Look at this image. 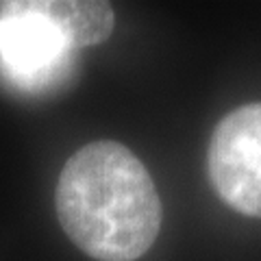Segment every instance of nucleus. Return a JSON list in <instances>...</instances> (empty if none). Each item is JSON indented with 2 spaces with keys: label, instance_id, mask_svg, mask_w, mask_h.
<instances>
[{
  "label": "nucleus",
  "instance_id": "1",
  "mask_svg": "<svg viewBox=\"0 0 261 261\" xmlns=\"http://www.w3.org/2000/svg\"><path fill=\"white\" fill-rule=\"evenodd\" d=\"M65 235L98 261H135L161 228V200L146 166L124 144L102 140L65 161L55 190Z\"/></svg>",
  "mask_w": 261,
  "mask_h": 261
},
{
  "label": "nucleus",
  "instance_id": "2",
  "mask_svg": "<svg viewBox=\"0 0 261 261\" xmlns=\"http://www.w3.org/2000/svg\"><path fill=\"white\" fill-rule=\"evenodd\" d=\"M218 196L244 216L261 218V102H248L218 122L207 150Z\"/></svg>",
  "mask_w": 261,
  "mask_h": 261
},
{
  "label": "nucleus",
  "instance_id": "3",
  "mask_svg": "<svg viewBox=\"0 0 261 261\" xmlns=\"http://www.w3.org/2000/svg\"><path fill=\"white\" fill-rule=\"evenodd\" d=\"M72 50L68 39L29 0H0V59L13 76H48Z\"/></svg>",
  "mask_w": 261,
  "mask_h": 261
}]
</instances>
